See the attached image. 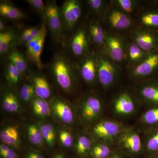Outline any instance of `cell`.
<instances>
[{"label": "cell", "mask_w": 158, "mask_h": 158, "mask_svg": "<svg viewBox=\"0 0 158 158\" xmlns=\"http://www.w3.org/2000/svg\"><path fill=\"white\" fill-rule=\"evenodd\" d=\"M145 147L148 152L158 154V127L150 129L145 140Z\"/></svg>", "instance_id": "cell-28"}, {"label": "cell", "mask_w": 158, "mask_h": 158, "mask_svg": "<svg viewBox=\"0 0 158 158\" xmlns=\"http://www.w3.org/2000/svg\"><path fill=\"white\" fill-rule=\"evenodd\" d=\"M26 2L35 11L44 15L46 6L43 1L42 0H27Z\"/></svg>", "instance_id": "cell-40"}, {"label": "cell", "mask_w": 158, "mask_h": 158, "mask_svg": "<svg viewBox=\"0 0 158 158\" xmlns=\"http://www.w3.org/2000/svg\"><path fill=\"white\" fill-rule=\"evenodd\" d=\"M28 138L31 144L36 146H41L43 143L42 135L38 126L29 124L27 127Z\"/></svg>", "instance_id": "cell-32"}, {"label": "cell", "mask_w": 158, "mask_h": 158, "mask_svg": "<svg viewBox=\"0 0 158 158\" xmlns=\"http://www.w3.org/2000/svg\"><path fill=\"white\" fill-rule=\"evenodd\" d=\"M111 158H121L119 156L117 155H113L112 156V157Z\"/></svg>", "instance_id": "cell-44"}, {"label": "cell", "mask_w": 158, "mask_h": 158, "mask_svg": "<svg viewBox=\"0 0 158 158\" xmlns=\"http://www.w3.org/2000/svg\"><path fill=\"white\" fill-rule=\"evenodd\" d=\"M59 156H60V155H57L53 158H59Z\"/></svg>", "instance_id": "cell-46"}, {"label": "cell", "mask_w": 158, "mask_h": 158, "mask_svg": "<svg viewBox=\"0 0 158 158\" xmlns=\"http://www.w3.org/2000/svg\"><path fill=\"white\" fill-rule=\"evenodd\" d=\"M52 73L54 78L62 90L70 91L73 88L74 81L73 67L65 55L57 53L52 61Z\"/></svg>", "instance_id": "cell-1"}, {"label": "cell", "mask_w": 158, "mask_h": 158, "mask_svg": "<svg viewBox=\"0 0 158 158\" xmlns=\"http://www.w3.org/2000/svg\"><path fill=\"white\" fill-rule=\"evenodd\" d=\"M158 73V50L148 53L141 62L136 65L131 74L135 79L145 78Z\"/></svg>", "instance_id": "cell-7"}, {"label": "cell", "mask_w": 158, "mask_h": 158, "mask_svg": "<svg viewBox=\"0 0 158 158\" xmlns=\"http://www.w3.org/2000/svg\"><path fill=\"white\" fill-rule=\"evenodd\" d=\"M120 9L125 13H131L135 7L134 2L131 0H118L117 1Z\"/></svg>", "instance_id": "cell-41"}, {"label": "cell", "mask_w": 158, "mask_h": 158, "mask_svg": "<svg viewBox=\"0 0 158 158\" xmlns=\"http://www.w3.org/2000/svg\"><path fill=\"white\" fill-rule=\"evenodd\" d=\"M6 26L5 23L3 22L2 20H0V31L1 32H5L6 31Z\"/></svg>", "instance_id": "cell-43"}, {"label": "cell", "mask_w": 158, "mask_h": 158, "mask_svg": "<svg viewBox=\"0 0 158 158\" xmlns=\"http://www.w3.org/2000/svg\"><path fill=\"white\" fill-rule=\"evenodd\" d=\"M89 40L96 46L104 45L106 34L99 23L91 21L89 23L88 28Z\"/></svg>", "instance_id": "cell-20"}, {"label": "cell", "mask_w": 158, "mask_h": 158, "mask_svg": "<svg viewBox=\"0 0 158 158\" xmlns=\"http://www.w3.org/2000/svg\"><path fill=\"white\" fill-rule=\"evenodd\" d=\"M141 23L148 30L158 31V11L144 13L141 17Z\"/></svg>", "instance_id": "cell-30"}, {"label": "cell", "mask_w": 158, "mask_h": 158, "mask_svg": "<svg viewBox=\"0 0 158 158\" xmlns=\"http://www.w3.org/2000/svg\"><path fill=\"white\" fill-rule=\"evenodd\" d=\"M45 6L43 16L46 27L54 39L57 42H61L64 31L61 9L55 1H49Z\"/></svg>", "instance_id": "cell-2"}, {"label": "cell", "mask_w": 158, "mask_h": 158, "mask_svg": "<svg viewBox=\"0 0 158 158\" xmlns=\"http://www.w3.org/2000/svg\"><path fill=\"white\" fill-rule=\"evenodd\" d=\"M104 45L108 56L113 61L121 62L124 56V48L122 40L116 35L106 34Z\"/></svg>", "instance_id": "cell-16"}, {"label": "cell", "mask_w": 158, "mask_h": 158, "mask_svg": "<svg viewBox=\"0 0 158 158\" xmlns=\"http://www.w3.org/2000/svg\"><path fill=\"white\" fill-rule=\"evenodd\" d=\"M0 155L2 158H19L17 153L14 150L3 143L0 145Z\"/></svg>", "instance_id": "cell-38"}, {"label": "cell", "mask_w": 158, "mask_h": 158, "mask_svg": "<svg viewBox=\"0 0 158 158\" xmlns=\"http://www.w3.org/2000/svg\"><path fill=\"white\" fill-rule=\"evenodd\" d=\"M38 126L44 141L48 146H53L56 138V130L53 126L49 123H41Z\"/></svg>", "instance_id": "cell-27"}, {"label": "cell", "mask_w": 158, "mask_h": 158, "mask_svg": "<svg viewBox=\"0 0 158 158\" xmlns=\"http://www.w3.org/2000/svg\"><path fill=\"white\" fill-rule=\"evenodd\" d=\"M59 158H65L62 155H60V156H59Z\"/></svg>", "instance_id": "cell-47"}, {"label": "cell", "mask_w": 158, "mask_h": 158, "mask_svg": "<svg viewBox=\"0 0 158 158\" xmlns=\"http://www.w3.org/2000/svg\"><path fill=\"white\" fill-rule=\"evenodd\" d=\"M42 25L40 27H31L25 29L23 31L20 36V42L23 44L28 43L31 40L37 37L41 32Z\"/></svg>", "instance_id": "cell-34"}, {"label": "cell", "mask_w": 158, "mask_h": 158, "mask_svg": "<svg viewBox=\"0 0 158 158\" xmlns=\"http://www.w3.org/2000/svg\"><path fill=\"white\" fill-rule=\"evenodd\" d=\"M90 152L94 158H107L111 153V149L104 142H96L92 144Z\"/></svg>", "instance_id": "cell-33"}, {"label": "cell", "mask_w": 158, "mask_h": 158, "mask_svg": "<svg viewBox=\"0 0 158 158\" xmlns=\"http://www.w3.org/2000/svg\"><path fill=\"white\" fill-rule=\"evenodd\" d=\"M108 23L113 28L123 31L128 28L131 24L127 13L121 9L114 8L109 11L107 15Z\"/></svg>", "instance_id": "cell-17"}, {"label": "cell", "mask_w": 158, "mask_h": 158, "mask_svg": "<svg viewBox=\"0 0 158 158\" xmlns=\"http://www.w3.org/2000/svg\"><path fill=\"white\" fill-rule=\"evenodd\" d=\"M98 79L105 88H109L114 84L117 77V72L110 57L99 54L96 55Z\"/></svg>", "instance_id": "cell-3"}, {"label": "cell", "mask_w": 158, "mask_h": 158, "mask_svg": "<svg viewBox=\"0 0 158 158\" xmlns=\"http://www.w3.org/2000/svg\"><path fill=\"white\" fill-rule=\"evenodd\" d=\"M52 111L60 121L69 124L74 120L72 109L68 103L60 98L55 97L52 98L50 104Z\"/></svg>", "instance_id": "cell-13"}, {"label": "cell", "mask_w": 158, "mask_h": 158, "mask_svg": "<svg viewBox=\"0 0 158 158\" xmlns=\"http://www.w3.org/2000/svg\"><path fill=\"white\" fill-rule=\"evenodd\" d=\"M31 80L36 96L46 100L49 98L52 90L48 81L43 76L38 74H32Z\"/></svg>", "instance_id": "cell-18"}, {"label": "cell", "mask_w": 158, "mask_h": 158, "mask_svg": "<svg viewBox=\"0 0 158 158\" xmlns=\"http://www.w3.org/2000/svg\"><path fill=\"white\" fill-rule=\"evenodd\" d=\"M102 110V104L97 97L88 95L82 100L80 112L82 118L86 122H93L98 119L101 116Z\"/></svg>", "instance_id": "cell-6"}, {"label": "cell", "mask_w": 158, "mask_h": 158, "mask_svg": "<svg viewBox=\"0 0 158 158\" xmlns=\"http://www.w3.org/2000/svg\"><path fill=\"white\" fill-rule=\"evenodd\" d=\"M92 144L90 138L85 135L80 136L77 140L76 150L79 155H83L90 151Z\"/></svg>", "instance_id": "cell-35"}, {"label": "cell", "mask_w": 158, "mask_h": 158, "mask_svg": "<svg viewBox=\"0 0 158 158\" xmlns=\"http://www.w3.org/2000/svg\"><path fill=\"white\" fill-rule=\"evenodd\" d=\"M118 139L119 146L127 152L137 154L141 151L142 148L141 138L134 130L124 129Z\"/></svg>", "instance_id": "cell-10"}, {"label": "cell", "mask_w": 158, "mask_h": 158, "mask_svg": "<svg viewBox=\"0 0 158 158\" xmlns=\"http://www.w3.org/2000/svg\"><path fill=\"white\" fill-rule=\"evenodd\" d=\"M124 130L119 123L106 119L97 123L92 128L91 132L95 138L103 142H108L118 138Z\"/></svg>", "instance_id": "cell-4"}, {"label": "cell", "mask_w": 158, "mask_h": 158, "mask_svg": "<svg viewBox=\"0 0 158 158\" xmlns=\"http://www.w3.org/2000/svg\"><path fill=\"white\" fill-rule=\"evenodd\" d=\"M32 108L35 115L41 118L50 116L52 109L50 104L46 100L40 98L35 95L32 101Z\"/></svg>", "instance_id": "cell-23"}, {"label": "cell", "mask_w": 158, "mask_h": 158, "mask_svg": "<svg viewBox=\"0 0 158 158\" xmlns=\"http://www.w3.org/2000/svg\"><path fill=\"white\" fill-rule=\"evenodd\" d=\"M141 121L149 129L158 127V106L146 110L141 116Z\"/></svg>", "instance_id": "cell-26"}, {"label": "cell", "mask_w": 158, "mask_h": 158, "mask_svg": "<svg viewBox=\"0 0 158 158\" xmlns=\"http://www.w3.org/2000/svg\"><path fill=\"white\" fill-rule=\"evenodd\" d=\"M89 40L88 32L85 28H79L73 36L69 44L73 55L77 57L84 56L88 51Z\"/></svg>", "instance_id": "cell-15"}, {"label": "cell", "mask_w": 158, "mask_h": 158, "mask_svg": "<svg viewBox=\"0 0 158 158\" xmlns=\"http://www.w3.org/2000/svg\"><path fill=\"white\" fill-rule=\"evenodd\" d=\"M27 158H44L41 155L35 152H30L28 154Z\"/></svg>", "instance_id": "cell-42"}, {"label": "cell", "mask_w": 158, "mask_h": 158, "mask_svg": "<svg viewBox=\"0 0 158 158\" xmlns=\"http://www.w3.org/2000/svg\"><path fill=\"white\" fill-rule=\"evenodd\" d=\"M3 109L11 113H19L21 111V106L18 98L11 91H7L3 94L2 99Z\"/></svg>", "instance_id": "cell-21"}, {"label": "cell", "mask_w": 158, "mask_h": 158, "mask_svg": "<svg viewBox=\"0 0 158 158\" xmlns=\"http://www.w3.org/2000/svg\"><path fill=\"white\" fill-rule=\"evenodd\" d=\"M1 16L7 19L17 20L22 19L25 15L22 11L11 3L2 2L0 4Z\"/></svg>", "instance_id": "cell-22"}, {"label": "cell", "mask_w": 158, "mask_h": 158, "mask_svg": "<svg viewBox=\"0 0 158 158\" xmlns=\"http://www.w3.org/2000/svg\"><path fill=\"white\" fill-rule=\"evenodd\" d=\"M60 9L64 31H72L81 15V7L80 2L77 0L65 1Z\"/></svg>", "instance_id": "cell-5"}, {"label": "cell", "mask_w": 158, "mask_h": 158, "mask_svg": "<svg viewBox=\"0 0 158 158\" xmlns=\"http://www.w3.org/2000/svg\"><path fill=\"white\" fill-rule=\"evenodd\" d=\"M138 94L151 107L158 106V78L144 82L138 87Z\"/></svg>", "instance_id": "cell-12"}, {"label": "cell", "mask_w": 158, "mask_h": 158, "mask_svg": "<svg viewBox=\"0 0 158 158\" xmlns=\"http://www.w3.org/2000/svg\"><path fill=\"white\" fill-rule=\"evenodd\" d=\"M87 3L90 11L96 14L101 12L104 7V2L102 0H89Z\"/></svg>", "instance_id": "cell-39"}, {"label": "cell", "mask_w": 158, "mask_h": 158, "mask_svg": "<svg viewBox=\"0 0 158 158\" xmlns=\"http://www.w3.org/2000/svg\"><path fill=\"white\" fill-rule=\"evenodd\" d=\"M59 140L64 147L69 148L73 144V138L69 132L65 130H61L59 132Z\"/></svg>", "instance_id": "cell-37"}, {"label": "cell", "mask_w": 158, "mask_h": 158, "mask_svg": "<svg viewBox=\"0 0 158 158\" xmlns=\"http://www.w3.org/2000/svg\"><path fill=\"white\" fill-rule=\"evenodd\" d=\"M146 53L135 43L130 44L128 49V56L130 62L138 65L146 57Z\"/></svg>", "instance_id": "cell-29"}, {"label": "cell", "mask_w": 158, "mask_h": 158, "mask_svg": "<svg viewBox=\"0 0 158 158\" xmlns=\"http://www.w3.org/2000/svg\"><path fill=\"white\" fill-rule=\"evenodd\" d=\"M151 158H158V154H154Z\"/></svg>", "instance_id": "cell-45"}, {"label": "cell", "mask_w": 158, "mask_h": 158, "mask_svg": "<svg viewBox=\"0 0 158 158\" xmlns=\"http://www.w3.org/2000/svg\"><path fill=\"white\" fill-rule=\"evenodd\" d=\"M112 107L116 115L123 117L132 115L136 108L134 100L127 92H123L116 97L113 101Z\"/></svg>", "instance_id": "cell-11"}, {"label": "cell", "mask_w": 158, "mask_h": 158, "mask_svg": "<svg viewBox=\"0 0 158 158\" xmlns=\"http://www.w3.org/2000/svg\"><path fill=\"white\" fill-rule=\"evenodd\" d=\"M133 38L134 42L146 53L158 50V31L139 29Z\"/></svg>", "instance_id": "cell-9"}, {"label": "cell", "mask_w": 158, "mask_h": 158, "mask_svg": "<svg viewBox=\"0 0 158 158\" xmlns=\"http://www.w3.org/2000/svg\"><path fill=\"white\" fill-rule=\"evenodd\" d=\"M16 34L12 31H6L0 33V54L7 53L11 49L16 39Z\"/></svg>", "instance_id": "cell-24"}, {"label": "cell", "mask_w": 158, "mask_h": 158, "mask_svg": "<svg viewBox=\"0 0 158 158\" xmlns=\"http://www.w3.org/2000/svg\"><path fill=\"white\" fill-rule=\"evenodd\" d=\"M20 98L24 102H28L32 101L35 96V91L32 84L25 83L21 86L19 90Z\"/></svg>", "instance_id": "cell-36"}, {"label": "cell", "mask_w": 158, "mask_h": 158, "mask_svg": "<svg viewBox=\"0 0 158 158\" xmlns=\"http://www.w3.org/2000/svg\"><path fill=\"white\" fill-rule=\"evenodd\" d=\"M9 61L12 62L22 74L28 69L29 65L27 59L23 54L19 51L13 50L8 55Z\"/></svg>", "instance_id": "cell-25"}, {"label": "cell", "mask_w": 158, "mask_h": 158, "mask_svg": "<svg viewBox=\"0 0 158 158\" xmlns=\"http://www.w3.org/2000/svg\"><path fill=\"white\" fill-rule=\"evenodd\" d=\"M80 73L86 83L92 84L98 79L97 56L94 53H88L82 60Z\"/></svg>", "instance_id": "cell-14"}, {"label": "cell", "mask_w": 158, "mask_h": 158, "mask_svg": "<svg viewBox=\"0 0 158 158\" xmlns=\"http://www.w3.org/2000/svg\"><path fill=\"white\" fill-rule=\"evenodd\" d=\"M47 29L44 22L42 24V30L37 37L26 44L27 53L28 58L35 64L39 69L42 68L41 55L44 45Z\"/></svg>", "instance_id": "cell-8"}, {"label": "cell", "mask_w": 158, "mask_h": 158, "mask_svg": "<svg viewBox=\"0 0 158 158\" xmlns=\"http://www.w3.org/2000/svg\"><path fill=\"white\" fill-rule=\"evenodd\" d=\"M0 138L3 144L11 147L17 148L20 144L19 132L13 126H8L3 128L0 133Z\"/></svg>", "instance_id": "cell-19"}, {"label": "cell", "mask_w": 158, "mask_h": 158, "mask_svg": "<svg viewBox=\"0 0 158 158\" xmlns=\"http://www.w3.org/2000/svg\"><path fill=\"white\" fill-rule=\"evenodd\" d=\"M22 74L14 64L9 61L5 71L6 81L11 86H15L18 84Z\"/></svg>", "instance_id": "cell-31"}]
</instances>
